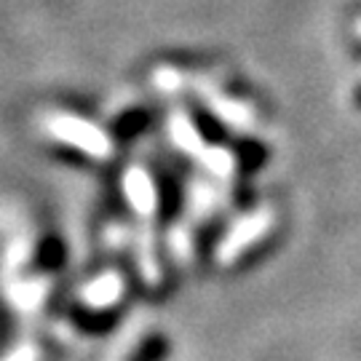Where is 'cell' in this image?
<instances>
[{"label": "cell", "instance_id": "cell-2", "mask_svg": "<svg viewBox=\"0 0 361 361\" xmlns=\"http://www.w3.org/2000/svg\"><path fill=\"white\" fill-rule=\"evenodd\" d=\"M49 129H51L54 137L75 145V147H80V150H86V153H91V155H97V158H102L104 153H110L107 137H104L99 129H94L91 123H86V121L59 116V118H54V121H49Z\"/></svg>", "mask_w": 361, "mask_h": 361}, {"label": "cell", "instance_id": "cell-7", "mask_svg": "<svg viewBox=\"0 0 361 361\" xmlns=\"http://www.w3.org/2000/svg\"><path fill=\"white\" fill-rule=\"evenodd\" d=\"M8 361H35V350H32V348L16 350V353H13V356Z\"/></svg>", "mask_w": 361, "mask_h": 361}, {"label": "cell", "instance_id": "cell-1", "mask_svg": "<svg viewBox=\"0 0 361 361\" xmlns=\"http://www.w3.org/2000/svg\"><path fill=\"white\" fill-rule=\"evenodd\" d=\"M273 212L271 209H259L257 214H252V217H246L244 222H238L231 233H228V238H225V244L219 246V259L222 262H233L235 257H241L244 252H249L252 246H257L268 233L273 231Z\"/></svg>", "mask_w": 361, "mask_h": 361}, {"label": "cell", "instance_id": "cell-5", "mask_svg": "<svg viewBox=\"0 0 361 361\" xmlns=\"http://www.w3.org/2000/svg\"><path fill=\"white\" fill-rule=\"evenodd\" d=\"M174 142L185 147V150H201V137H198V131L190 126V121H185V118H177L174 121Z\"/></svg>", "mask_w": 361, "mask_h": 361}, {"label": "cell", "instance_id": "cell-8", "mask_svg": "<svg viewBox=\"0 0 361 361\" xmlns=\"http://www.w3.org/2000/svg\"><path fill=\"white\" fill-rule=\"evenodd\" d=\"M356 104L361 107V89H359V94H356Z\"/></svg>", "mask_w": 361, "mask_h": 361}, {"label": "cell", "instance_id": "cell-3", "mask_svg": "<svg viewBox=\"0 0 361 361\" xmlns=\"http://www.w3.org/2000/svg\"><path fill=\"white\" fill-rule=\"evenodd\" d=\"M123 292V284H121V279L118 276H102L99 281H94V284L83 292V300L91 302L94 308H104V305H113L118 297Z\"/></svg>", "mask_w": 361, "mask_h": 361}, {"label": "cell", "instance_id": "cell-4", "mask_svg": "<svg viewBox=\"0 0 361 361\" xmlns=\"http://www.w3.org/2000/svg\"><path fill=\"white\" fill-rule=\"evenodd\" d=\"M126 193H129L131 204L140 209V212H153L155 195H153V185L147 180V174H142V171L126 174Z\"/></svg>", "mask_w": 361, "mask_h": 361}, {"label": "cell", "instance_id": "cell-6", "mask_svg": "<svg viewBox=\"0 0 361 361\" xmlns=\"http://www.w3.org/2000/svg\"><path fill=\"white\" fill-rule=\"evenodd\" d=\"M164 350H166L164 337H147L142 345H140V350L131 356V361H161Z\"/></svg>", "mask_w": 361, "mask_h": 361}]
</instances>
